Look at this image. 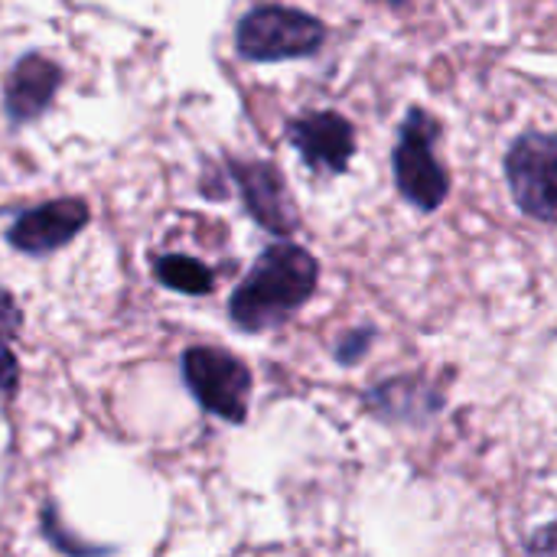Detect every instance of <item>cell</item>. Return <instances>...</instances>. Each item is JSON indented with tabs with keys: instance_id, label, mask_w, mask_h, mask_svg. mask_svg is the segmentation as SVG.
<instances>
[{
	"instance_id": "cell-1",
	"label": "cell",
	"mask_w": 557,
	"mask_h": 557,
	"mask_svg": "<svg viewBox=\"0 0 557 557\" xmlns=\"http://www.w3.org/2000/svg\"><path fill=\"white\" fill-rule=\"evenodd\" d=\"M317 274L320 268L313 255L304 251L300 245H271L268 251H261L255 268L232 294V320L248 333L281 326L294 310H300L313 297Z\"/></svg>"
},
{
	"instance_id": "cell-7",
	"label": "cell",
	"mask_w": 557,
	"mask_h": 557,
	"mask_svg": "<svg viewBox=\"0 0 557 557\" xmlns=\"http://www.w3.org/2000/svg\"><path fill=\"white\" fill-rule=\"evenodd\" d=\"M85 225H88V206L82 199H55L23 212L10 225L7 238L13 248L26 255H46L69 245Z\"/></svg>"
},
{
	"instance_id": "cell-12",
	"label": "cell",
	"mask_w": 557,
	"mask_h": 557,
	"mask_svg": "<svg viewBox=\"0 0 557 557\" xmlns=\"http://www.w3.org/2000/svg\"><path fill=\"white\" fill-rule=\"evenodd\" d=\"M13 385H16V359H13V352H10L7 339L0 336V388H3V392H10Z\"/></svg>"
},
{
	"instance_id": "cell-10",
	"label": "cell",
	"mask_w": 557,
	"mask_h": 557,
	"mask_svg": "<svg viewBox=\"0 0 557 557\" xmlns=\"http://www.w3.org/2000/svg\"><path fill=\"white\" fill-rule=\"evenodd\" d=\"M157 277L170 290H180V294H189V297H199V294L212 290V271L206 264H199L196 258H186V255H163L157 261Z\"/></svg>"
},
{
	"instance_id": "cell-13",
	"label": "cell",
	"mask_w": 557,
	"mask_h": 557,
	"mask_svg": "<svg viewBox=\"0 0 557 557\" xmlns=\"http://www.w3.org/2000/svg\"><path fill=\"white\" fill-rule=\"evenodd\" d=\"M0 330L3 333H16L20 330V313H16V304L13 297L0 287Z\"/></svg>"
},
{
	"instance_id": "cell-4",
	"label": "cell",
	"mask_w": 557,
	"mask_h": 557,
	"mask_svg": "<svg viewBox=\"0 0 557 557\" xmlns=\"http://www.w3.org/2000/svg\"><path fill=\"white\" fill-rule=\"evenodd\" d=\"M183 379L196 401L212 414L242 424L251 398V372L228 352L196 346L183 356Z\"/></svg>"
},
{
	"instance_id": "cell-3",
	"label": "cell",
	"mask_w": 557,
	"mask_h": 557,
	"mask_svg": "<svg viewBox=\"0 0 557 557\" xmlns=\"http://www.w3.org/2000/svg\"><path fill=\"white\" fill-rule=\"evenodd\" d=\"M434 140H437V121L428 111L411 108L395 147V176L401 196L424 212L437 209L450 189L447 173L434 157Z\"/></svg>"
},
{
	"instance_id": "cell-2",
	"label": "cell",
	"mask_w": 557,
	"mask_h": 557,
	"mask_svg": "<svg viewBox=\"0 0 557 557\" xmlns=\"http://www.w3.org/2000/svg\"><path fill=\"white\" fill-rule=\"evenodd\" d=\"M326 29L317 16L290 7H255L242 16L235 42L245 59L277 62V59H300L323 46Z\"/></svg>"
},
{
	"instance_id": "cell-11",
	"label": "cell",
	"mask_w": 557,
	"mask_h": 557,
	"mask_svg": "<svg viewBox=\"0 0 557 557\" xmlns=\"http://www.w3.org/2000/svg\"><path fill=\"white\" fill-rule=\"evenodd\" d=\"M529 557H557V525L535 532V539L529 545Z\"/></svg>"
},
{
	"instance_id": "cell-5",
	"label": "cell",
	"mask_w": 557,
	"mask_h": 557,
	"mask_svg": "<svg viewBox=\"0 0 557 557\" xmlns=\"http://www.w3.org/2000/svg\"><path fill=\"white\" fill-rule=\"evenodd\" d=\"M509 189L522 212L557 222V137L555 134H522L506 157Z\"/></svg>"
},
{
	"instance_id": "cell-9",
	"label": "cell",
	"mask_w": 557,
	"mask_h": 557,
	"mask_svg": "<svg viewBox=\"0 0 557 557\" xmlns=\"http://www.w3.org/2000/svg\"><path fill=\"white\" fill-rule=\"evenodd\" d=\"M235 176H238V186H242V196H245V206L251 209V215L264 228H271L277 235H290L297 225V215L290 209V199L284 193L277 170L268 163H235Z\"/></svg>"
},
{
	"instance_id": "cell-8",
	"label": "cell",
	"mask_w": 557,
	"mask_h": 557,
	"mask_svg": "<svg viewBox=\"0 0 557 557\" xmlns=\"http://www.w3.org/2000/svg\"><path fill=\"white\" fill-rule=\"evenodd\" d=\"M59 65L39 52L23 55L3 82V108L13 121H29L42 114L59 88Z\"/></svg>"
},
{
	"instance_id": "cell-6",
	"label": "cell",
	"mask_w": 557,
	"mask_h": 557,
	"mask_svg": "<svg viewBox=\"0 0 557 557\" xmlns=\"http://www.w3.org/2000/svg\"><path fill=\"white\" fill-rule=\"evenodd\" d=\"M287 137L300 150L307 166L320 173H343L356 150L352 124L336 111H313V114L290 121Z\"/></svg>"
}]
</instances>
